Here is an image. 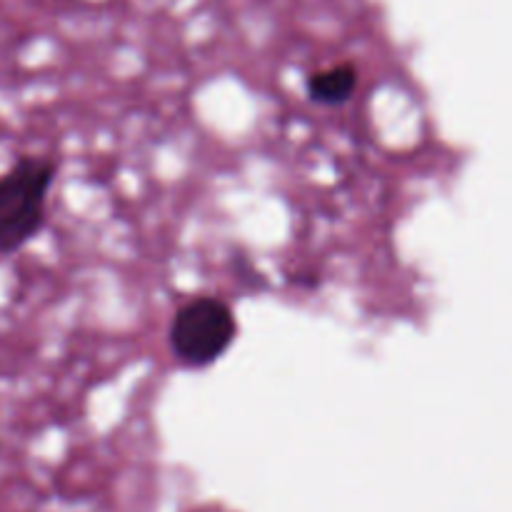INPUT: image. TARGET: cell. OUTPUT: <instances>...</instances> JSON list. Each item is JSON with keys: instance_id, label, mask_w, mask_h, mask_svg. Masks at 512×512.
<instances>
[{"instance_id": "obj_1", "label": "cell", "mask_w": 512, "mask_h": 512, "mask_svg": "<svg viewBox=\"0 0 512 512\" xmlns=\"http://www.w3.org/2000/svg\"><path fill=\"white\" fill-rule=\"evenodd\" d=\"M58 163L23 155L0 175V255L18 253L43 230Z\"/></svg>"}, {"instance_id": "obj_2", "label": "cell", "mask_w": 512, "mask_h": 512, "mask_svg": "<svg viewBox=\"0 0 512 512\" xmlns=\"http://www.w3.org/2000/svg\"><path fill=\"white\" fill-rule=\"evenodd\" d=\"M238 335V318L223 298L198 295L175 310L168 345L175 363L183 368H208L218 363Z\"/></svg>"}, {"instance_id": "obj_3", "label": "cell", "mask_w": 512, "mask_h": 512, "mask_svg": "<svg viewBox=\"0 0 512 512\" xmlns=\"http://www.w3.org/2000/svg\"><path fill=\"white\" fill-rule=\"evenodd\" d=\"M358 83V65L343 60V63L328 65V68L310 73L308 80H305V90H308V98L318 105H343L353 98Z\"/></svg>"}]
</instances>
